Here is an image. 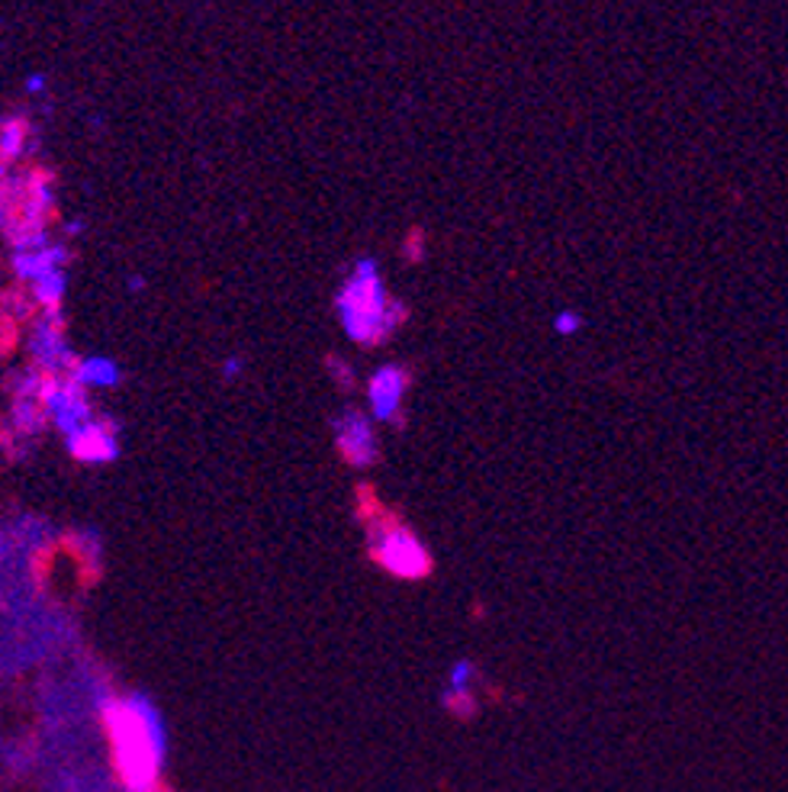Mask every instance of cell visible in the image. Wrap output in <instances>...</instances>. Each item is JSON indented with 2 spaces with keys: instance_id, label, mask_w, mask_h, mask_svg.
Here are the masks:
<instances>
[{
  "instance_id": "cell-9",
  "label": "cell",
  "mask_w": 788,
  "mask_h": 792,
  "mask_svg": "<svg viewBox=\"0 0 788 792\" xmlns=\"http://www.w3.org/2000/svg\"><path fill=\"white\" fill-rule=\"evenodd\" d=\"M61 287H65V281H61L58 271H55V274H46V278H39V281H33L36 299H43L46 306H55V299L61 294Z\"/></svg>"
},
{
  "instance_id": "cell-8",
  "label": "cell",
  "mask_w": 788,
  "mask_h": 792,
  "mask_svg": "<svg viewBox=\"0 0 788 792\" xmlns=\"http://www.w3.org/2000/svg\"><path fill=\"white\" fill-rule=\"evenodd\" d=\"M78 384H116V367L103 358H91L78 371Z\"/></svg>"
},
{
  "instance_id": "cell-10",
  "label": "cell",
  "mask_w": 788,
  "mask_h": 792,
  "mask_svg": "<svg viewBox=\"0 0 788 792\" xmlns=\"http://www.w3.org/2000/svg\"><path fill=\"white\" fill-rule=\"evenodd\" d=\"M20 139H23V126L20 123H7L3 126V158L7 161L20 151Z\"/></svg>"
},
{
  "instance_id": "cell-1",
  "label": "cell",
  "mask_w": 788,
  "mask_h": 792,
  "mask_svg": "<svg viewBox=\"0 0 788 792\" xmlns=\"http://www.w3.org/2000/svg\"><path fill=\"white\" fill-rule=\"evenodd\" d=\"M339 313H342L345 332L361 346H374L393 329L396 306H390V299L384 294V284L377 278L374 261L357 264L354 278L339 294Z\"/></svg>"
},
{
  "instance_id": "cell-6",
  "label": "cell",
  "mask_w": 788,
  "mask_h": 792,
  "mask_svg": "<svg viewBox=\"0 0 788 792\" xmlns=\"http://www.w3.org/2000/svg\"><path fill=\"white\" fill-rule=\"evenodd\" d=\"M68 448L81 461H110V457H116L113 435L106 432V426H94V422H88L78 432H71L68 435Z\"/></svg>"
},
{
  "instance_id": "cell-5",
  "label": "cell",
  "mask_w": 788,
  "mask_h": 792,
  "mask_svg": "<svg viewBox=\"0 0 788 792\" xmlns=\"http://www.w3.org/2000/svg\"><path fill=\"white\" fill-rule=\"evenodd\" d=\"M370 406H374V416L377 419H393L396 409H399V399L406 391V374L402 367H380L374 377H370Z\"/></svg>"
},
{
  "instance_id": "cell-7",
  "label": "cell",
  "mask_w": 788,
  "mask_h": 792,
  "mask_svg": "<svg viewBox=\"0 0 788 792\" xmlns=\"http://www.w3.org/2000/svg\"><path fill=\"white\" fill-rule=\"evenodd\" d=\"M33 348H36L39 361H43V364H49V367H52V364H58V358H65V348H61V336H58L55 323H43V326L36 329Z\"/></svg>"
},
{
  "instance_id": "cell-11",
  "label": "cell",
  "mask_w": 788,
  "mask_h": 792,
  "mask_svg": "<svg viewBox=\"0 0 788 792\" xmlns=\"http://www.w3.org/2000/svg\"><path fill=\"white\" fill-rule=\"evenodd\" d=\"M580 326V319L573 316V313H563L560 319H557V332H573Z\"/></svg>"
},
{
  "instance_id": "cell-4",
  "label": "cell",
  "mask_w": 788,
  "mask_h": 792,
  "mask_svg": "<svg viewBox=\"0 0 788 792\" xmlns=\"http://www.w3.org/2000/svg\"><path fill=\"white\" fill-rule=\"evenodd\" d=\"M339 448H342V454H345L347 461L357 464V467H364V464H370L377 457V451H374L377 442H374V432H370L364 416L347 412L345 419H342V426H339Z\"/></svg>"
},
{
  "instance_id": "cell-3",
  "label": "cell",
  "mask_w": 788,
  "mask_h": 792,
  "mask_svg": "<svg viewBox=\"0 0 788 792\" xmlns=\"http://www.w3.org/2000/svg\"><path fill=\"white\" fill-rule=\"evenodd\" d=\"M390 574L402 577V580H415V577H425L432 561H429V551L422 547V542L406 532V529H387L370 551Z\"/></svg>"
},
{
  "instance_id": "cell-2",
  "label": "cell",
  "mask_w": 788,
  "mask_h": 792,
  "mask_svg": "<svg viewBox=\"0 0 788 792\" xmlns=\"http://www.w3.org/2000/svg\"><path fill=\"white\" fill-rule=\"evenodd\" d=\"M110 732L116 742V767L126 783L146 787L155 777L158 763V744L155 728L136 705H113L110 709Z\"/></svg>"
}]
</instances>
